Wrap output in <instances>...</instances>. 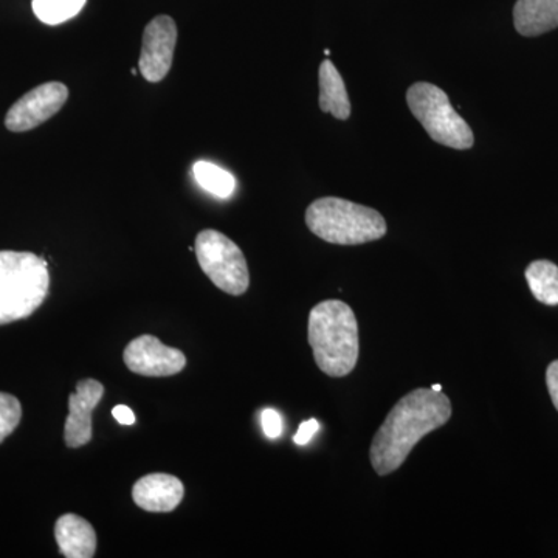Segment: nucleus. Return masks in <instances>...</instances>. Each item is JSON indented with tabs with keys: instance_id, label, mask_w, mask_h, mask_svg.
<instances>
[{
	"instance_id": "obj_22",
	"label": "nucleus",
	"mask_w": 558,
	"mask_h": 558,
	"mask_svg": "<svg viewBox=\"0 0 558 558\" xmlns=\"http://www.w3.org/2000/svg\"><path fill=\"white\" fill-rule=\"evenodd\" d=\"M112 416L117 418V422L121 425H134L135 424V414L134 411L126 405H117L116 409L112 410Z\"/></svg>"
},
{
	"instance_id": "obj_16",
	"label": "nucleus",
	"mask_w": 558,
	"mask_h": 558,
	"mask_svg": "<svg viewBox=\"0 0 558 558\" xmlns=\"http://www.w3.org/2000/svg\"><path fill=\"white\" fill-rule=\"evenodd\" d=\"M194 175L202 189L219 199H229L236 189L234 175L209 161H197L194 165Z\"/></svg>"
},
{
	"instance_id": "obj_7",
	"label": "nucleus",
	"mask_w": 558,
	"mask_h": 558,
	"mask_svg": "<svg viewBox=\"0 0 558 558\" xmlns=\"http://www.w3.org/2000/svg\"><path fill=\"white\" fill-rule=\"evenodd\" d=\"M68 98L69 89L65 84L57 81L40 84L11 106L5 117L7 130L11 132L35 130L39 124L57 116L64 108Z\"/></svg>"
},
{
	"instance_id": "obj_6",
	"label": "nucleus",
	"mask_w": 558,
	"mask_h": 558,
	"mask_svg": "<svg viewBox=\"0 0 558 558\" xmlns=\"http://www.w3.org/2000/svg\"><path fill=\"white\" fill-rule=\"evenodd\" d=\"M201 269L216 288L229 295H244L250 288L247 260L230 238L216 230H204L196 238Z\"/></svg>"
},
{
	"instance_id": "obj_1",
	"label": "nucleus",
	"mask_w": 558,
	"mask_h": 558,
	"mask_svg": "<svg viewBox=\"0 0 558 558\" xmlns=\"http://www.w3.org/2000/svg\"><path fill=\"white\" fill-rule=\"evenodd\" d=\"M450 417V399L440 391L417 388L403 396L371 444V464L377 475H389L400 469L418 440L446 425Z\"/></svg>"
},
{
	"instance_id": "obj_12",
	"label": "nucleus",
	"mask_w": 558,
	"mask_h": 558,
	"mask_svg": "<svg viewBox=\"0 0 558 558\" xmlns=\"http://www.w3.org/2000/svg\"><path fill=\"white\" fill-rule=\"evenodd\" d=\"M54 538L64 557L92 558L97 553V532L89 521L75 513H65L58 519Z\"/></svg>"
},
{
	"instance_id": "obj_18",
	"label": "nucleus",
	"mask_w": 558,
	"mask_h": 558,
	"mask_svg": "<svg viewBox=\"0 0 558 558\" xmlns=\"http://www.w3.org/2000/svg\"><path fill=\"white\" fill-rule=\"evenodd\" d=\"M22 407L20 399L9 395V392H0V444L3 442L17 425L21 424Z\"/></svg>"
},
{
	"instance_id": "obj_10",
	"label": "nucleus",
	"mask_w": 558,
	"mask_h": 558,
	"mask_svg": "<svg viewBox=\"0 0 558 558\" xmlns=\"http://www.w3.org/2000/svg\"><path fill=\"white\" fill-rule=\"evenodd\" d=\"M105 396L98 380L84 379L76 384V391L69 398V416L65 418L64 440L69 449H80L92 440V413Z\"/></svg>"
},
{
	"instance_id": "obj_4",
	"label": "nucleus",
	"mask_w": 558,
	"mask_h": 558,
	"mask_svg": "<svg viewBox=\"0 0 558 558\" xmlns=\"http://www.w3.org/2000/svg\"><path fill=\"white\" fill-rule=\"evenodd\" d=\"M306 223L319 240L337 245H360L387 234V222L377 209L340 199L322 197L306 209Z\"/></svg>"
},
{
	"instance_id": "obj_21",
	"label": "nucleus",
	"mask_w": 558,
	"mask_h": 558,
	"mask_svg": "<svg viewBox=\"0 0 558 558\" xmlns=\"http://www.w3.org/2000/svg\"><path fill=\"white\" fill-rule=\"evenodd\" d=\"M546 384H548L550 399L558 411V360L550 363L546 371Z\"/></svg>"
},
{
	"instance_id": "obj_5",
	"label": "nucleus",
	"mask_w": 558,
	"mask_h": 558,
	"mask_svg": "<svg viewBox=\"0 0 558 558\" xmlns=\"http://www.w3.org/2000/svg\"><path fill=\"white\" fill-rule=\"evenodd\" d=\"M407 105L432 140L451 149H470L475 135L468 121L451 106L446 92L432 83H414L407 92Z\"/></svg>"
},
{
	"instance_id": "obj_3",
	"label": "nucleus",
	"mask_w": 558,
	"mask_h": 558,
	"mask_svg": "<svg viewBox=\"0 0 558 558\" xmlns=\"http://www.w3.org/2000/svg\"><path fill=\"white\" fill-rule=\"evenodd\" d=\"M46 259L31 252H0V326L35 314L49 296Z\"/></svg>"
},
{
	"instance_id": "obj_17",
	"label": "nucleus",
	"mask_w": 558,
	"mask_h": 558,
	"mask_svg": "<svg viewBox=\"0 0 558 558\" xmlns=\"http://www.w3.org/2000/svg\"><path fill=\"white\" fill-rule=\"evenodd\" d=\"M87 0H33V11L40 22L60 25L75 17Z\"/></svg>"
},
{
	"instance_id": "obj_9",
	"label": "nucleus",
	"mask_w": 558,
	"mask_h": 558,
	"mask_svg": "<svg viewBox=\"0 0 558 558\" xmlns=\"http://www.w3.org/2000/svg\"><path fill=\"white\" fill-rule=\"evenodd\" d=\"M124 363L132 373L145 377H170L182 373L186 357L180 349L167 347L157 337L140 336L124 349Z\"/></svg>"
},
{
	"instance_id": "obj_11",
	"label": "nucleus",
	"mask_w": 558,
	"mask_h": 558,
	"mask_svg": "<svg viewBox=\"0 0 558 558\" xmlns=\"http://www.w3.org/2000/svg\"><path fill=\"white\" fill-rule=\"evenodd\" d=\"M185 497L182 481L168 473H150L132 487V499L140 509L153 513H168L178 509Z\"/></svg>"
},
{
	"instance_id": "obj_2",
	"label": "nucleus",
	"mask_w": 558,
	"mask_h": 558,
	"mask_svg": "<svg viewBox=\"0 0 558 558\" xmlns=\"http://www.w3.org/2000/svg\"><path fill=\"white\" fill-rule=\"evenodd\" d=\"M307 339L314 351L315 363L326 376L339 379L357 366V318L343 301H322L311 311Z\"/></svg>"
},
{
	"instance_id": "obj_13",
	"label": "nucleus",
	"mask_w": 558,
	"mask_h": 558,
	"mask_svg": "<svg viewBox=\"0 0 558 558\" xmlns=\"http://www.w3.org/2000/svg\"><path fill=\"white\" fill-rule=\"evenodd\" d=\"M513 25L521 36H539L558 27V0H517Z\"/></svg>"
},
{
	"instance_id": "obj_23",
	"label": "nucleus",
	"mask_w": 558,
	"mask_h": 558,
	"mask_svg": "<svg viewBox=\"0 0 558 558\" xmlns=\"http://www.w3.org/2000/svg\"><path fill=\"white\" fill-rule=\"evenodd\" d=\"M432 389L433 391H442V387H440V385H433Z\"/></svg>"
},
{
	"instance_id": "obj_8",
	"label": "nucleus",
	"mask_w": 558,
	"mask_h": 558,
	"mask_svg": "<svg viewBox=\"0 0 558 558\" xmlns=\"http://www.w3.org/2000/svg\"><path fill=\"white\" fill-rule=\"evenodd\" d=\"M178 44V25L167 14L154 17L143 32L138 70L149 83H160L170 73Z\"/></svg>"
},
{
	"instance_id": "obj_15",
	"label": "nucleus",
	"mask_w": 558,
	"mask_h": 558,
	"mask_svg": "<svg viewBox=\"0 0 558 558\" xmlns=\"http://www.w3.org/2000/svg\"><path fill=\"white\" fill-rule=\"evenodd\" d=\"M526 281L532 295L548 306L558 304V267L550 260L539 259L529 264Z\"/></svg>"
},
{
	"instance_id": "obj_19",
	"label": "nucleus",
	"mask_w": 558,
	"mask_h": 558,
	"mask_svg": "<svg viewBox=\"0 0 558 558\" xmlns=\"http://www.w3.org/2000/svg\"><path fill=\"white\" fill-rule=\"evenodd\" d=\"M260 424L267 438L277 439L282 433V418L278 411L267 409L260 413Z\"/></svg>"
},
{
	"instance_id": "obj_20",
	"label": "nucleus",
	"mask_w": 558,
	"mask_h": 558,
	"mask_svg": "<svg viewBox=\"0 0 558 558\" xmlns=\"http://www.w3.org/2000/svg\"><path fill=\"white\" fill-rule=\"evenodd\" d=\"M319 424L317 418H310V421H304L303 424L300 425L299 433H296L295 444L299 446H306L310 444V440L314 438L315 433L318 432Z\"/></svg>"
},
{
	"instance_id": "obj_14",
	"label": "nucleus",
	"mask_w": 558,
	"mask_h": 558,
	"mask_svg": "<svg viewBox=\"0 0 558 558\" xmlns=\"http://www.w3.org/2000/svg\"><path fill=\"white\" fill-rule=\"evenodd\" d=\"M318 83L319 109L323 112L332 113L336 119L348 120L351 117V101H349L347 86L339 69L329 60L319 64Z\"/></svg>"
}]
</instances>
